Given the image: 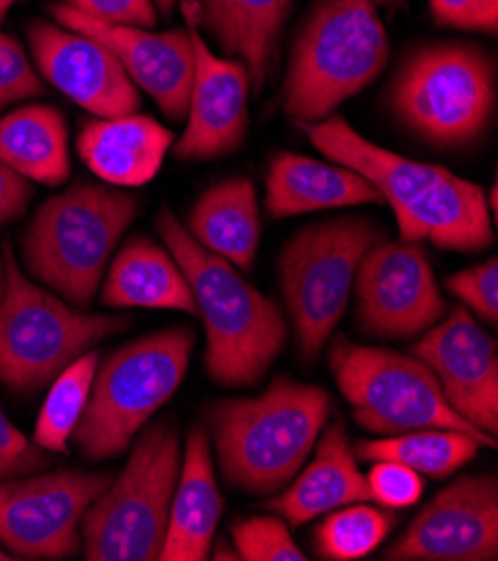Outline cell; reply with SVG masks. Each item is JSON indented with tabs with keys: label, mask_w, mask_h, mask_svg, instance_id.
I'll list each match as a JSON object with an SVG mask.
<instances>
[{
	"label": "cell",
	"mask_w": 498,
	"mask_h": 561,
	"mask_svg": "<svg viewBox=\"0 0 498 561\" xmlns=\"http://www.w3.org/2000/svg\"><path fill=\"white\" fill-rule=\"evenodd\" d=\"M328 159L360 173L392 206L403 242L429 240L442 251L478 253L491 247L494 229L485 191L442 165L414 161L364 139L331 115L296 124Z\"/></svg>",
	"instance_id": "6da1fadb"
},
{
	"label": "cell",
	"mask_w": 498,
	"mask_h": 561,
	"mask_svg": "<svg viewBox=\"0 0 498 561\" xmlns=\"http://www.w3.org/2000/svg\"><path fill=\"white\" fill-rule=\"evenodd\" d=\"M157 231L179 264L206 324V371L224 387L257 385L287 343V322L235 266L204 249L182 221L163 208Z\"/></svg>",
	"instance_id": "7a4b0ae2"
},
{
	"label": "cell",
	"mask_w": 498,
	"mask_h": 561,
	"mask_svg": "<svg viewBox=\"0 0 498 561\" xmlns=\"http://www.w3.org/2000/svg\"><path fill=\"white\" fill-rule=\"evenodd\" d=\"M334 401L315 385L278 378L253 399L215 401L206 419L224 479L248 494H270L306 463Z\"/></svg>",
	"instance_id": "3957f363"
},
{
	"label": "cell",
	"mask_w": 498,
	"mask_h": 561,
	"mask_svg": "<svg viewBox=\"0 0 498 561\" xmlns=\"http://www.w3.org/2000/svg\"><path fill=\"white\" fill-rule=\"evenodd\" d=\"M390 59V36L375 0H317L298 30L282 88L296 124L331 117L371 85Z\"/></svg>",
	"instance_id": "277c9868"
},
{
	"label": "cell",
	"mask_w": 498,
	"mask_h": 561,
	"mask_svg": "<svg viewBox=\"0 0 498 561\" xmlns=\"http://www.w3.org/2000/svg\"><path fill=\"white\" fill-rule=\"evenodd\" d=\"M137 210L132 195L90 182L49 197L21 240L30 273L79 309L88 307Z\"/></svg>",
	"instance_id": "5b68a950"
},
{
	"label": "cell",
	"mask_w": 498,
	"mask_h": 561,
	"mask_svg": "<svg viewBox=\"0 0 498 561\" xmlns=\"http://www.w3.org/2000/svg\"><path fill=\"white\" fill-rule=\"evenodd\" d=\"M386 101L394 117L433 148H465L489 128L496 64L472 43H425L401 61Z\"/></svg>",
	"instance_id": "8992f818"
},
{
	"label": "cell",
	"mask_w": 498,
	"mask_h": 561,
	"mask_svg": "<svg viewBox=\"0 0 498 561\" xmlns=\"http://www.w3.org/2000/svg\"><path fill=\"white\" fill-rule=\"evenodd\" d=\"M193 347V329L173 327L124 345L96 367L88 408L72 432L88 461H107L128 450L184 382Z\"/></svg>",
	"instance_id": "52a82bcc"
},
{
	"label": "cell",
	"mask_w": 498,
	"mask_h": 561,
	"mask_svg": "<svg viewBox=\"0 0 498 561\" xmlns=\"http://www.w3.org/2000/svg\"><path fill=\"white\" fill-rule=\"evenodd\" d=\"M182 472L179 432L154 421L139 432L128 466L81 519L88 561H154L161 554Z\"/></svg>",
	"instance_id": "ba28073f"
},
{
	"label": "cell",
	"mask_w": 498,
	"mask_h": 561,
	"mask_svg": "<svg viewBox=\"0 0 498 561\" xmlns=\"http://www.w3.org/2000/svg\"><path fill=\"white\" fill-rule=\"evenodd\" d=\"M5 296L0 300V385L34 394L107 335L130 327L126 316L85 313L40 289L5 242Z\"/></svg>",
	"instance_id": "9c48e42d"
},
{
	"label": "cell",
	"mask_w": 498,
	"mask_h": 561,
	"mask_svg": "<svg viewBox=\"0 0 498 561\" xmlns=\"http://www.w3.org/2000/svg\"><path fill=\"white\" fill-rule=\"evenodd\" d=\"M328 367L351 405L356 425L364 432L394 436L445 427L472 434L485 447L498 445L496 436L480 432L454 412L433 371L414 354L364 347L338 335L328 347Z\"/></svg>",
	"instance_id": "30bf717a"
},
{
	"label": "cell",
	"mask_w": 498,
	"mask_h": 561,
	"mask_svg": "<svg viewBox=\"0 0 498 561\" xmlns=\"http://www.w3.org/2000/svg\"><path fill=\"white\" fill-rule=\"evenodd\" d=\"M382 238L371 219L349 215L313 224L285 247L282 294L304 360L322 354L347 309L360 260Z\"/></svg>",
	"instance_id": "8fae6325"
},
{
	"label": "cell",
	"mask_w": 498,
	"mask_h": 561,
	"mask_svg": "<svg viewBox=\"0 0 498 561\" xmlns=\"http://www.w3.org/2000/svg\"><path fill=\"white\" fill-rule=\"evenodd\" d=\"M109 481L107 472L83 470L0 479V546L14 559L79 554L81 519Z\"/></svg>",
	"instance_id": "7c38bea8"
},
{
	"label": "cell",
	"mask_w": 498,
	"mask_h": 561,
	"mask_svg": "<svg viewBox=\"0 0 498 561\" xmlns=\"http://www.w3.org/2000/svg\"><path fill=\"white\" fill-rule=\"evenodd\" d=\"M356 322L378 339H412L448 316L420 242H375L358 264Z\"/></svg>",
	"instance_id": "4fadbf2b"
},
{
	"label": "cell",
	"mask_w": 498,
	"mask_h": 561,
	"mask_svg": "<svg viewBox=\"0 0 498 561\" xmlns=\"http://www.w3.org/2000/svg\"><path fill=\"white\" fill-rule=\"evenodd\" d=\"M386 561L498 559V483L472 474L440 490L409 528L382 550Z\"/></svg>",
	"instance_id": "5bb4252c"
},
{
	"label": "cell",
	"mask_w": 498,
	"mask_h": 561,
	"mask_svg": "<svg viewBox=\"0 0 498 561\" xmlns=\"http://www.w3.org/2000/svg\"><path fill=\"white\" fill-rule=\"evenodd\" d=\"M27 41L38 75L94 117H124L139 110V88L101 41L38 19Z\"/></svg>",
	"instance_id": "9a60e30c"
},
{
	"label": "cell",
	"mask_w": 498,
	"mask_h": 561,
	"mask_svg": "<svg viewBox=\"0 0 498 561\" xmlns=\"http://www.w3.org/2000/svg\"><path fill=\"white\" fill-rule=\"evenodd\" d=\"M436 376L448 403L467 423L496 436L498 432V350L491 335L467 307H456L440 324L412 345Z\"/></svg>",
	"instance_id": "2e32d148"
},
{
	"label": "cell",
	"mask_w": 498,
	"mask_h": 561,
	"mask_svg": "<svg viewBox=\"0 0 498 561\" xmlns=\"http://www.w3.org/2000/svg\"><path fill=\"white\" fill-rule=\"evenodd\" d=\"M49 14L59 25L101 41L121 61L132 83L143 90L173 122L188 112L195 75L190 30L150 32L143 27H117L96 23L68 3H51Z\"/></svg>",
	"instance_id": "e0dca14e"
},
{
	"label": "cell",
	"mask_w": 498,
	"mask_h": 561,
	"mask_svg": "<svg viewBox=\"0 0 498 561\" xmlns=\"http://www.w3.org/2000/svg\"><path fill=\"white\" fill-rule=\"evenodd\" d=\"M193 38L195 75L188 99L186 133L175 146L184 161H208L235 152L248 130L251 77L240 59L217 56L199 27L186 23Z\"/></svg>",
	"instance_id": "ac0fdd59"
},
{
	"label": "cell",
	"mask_w": 498,
	"mask_h": 561,
	"mask_svg": "<svg viewBox=\"0 0 498 561\" xmlns=\"http://www.w3.org/2000/svg\"><path fill=\"white\" fill-rule=\"evenodd\" d=\"M186 23L204 27L231 59H240L251 85L262 90L278 61L291 0H184Z\"/></svg>",
	"instance_id": "d6986e66"
},
{
	"label": "cell",
	"mask_w": 498,
	"mask_h": 561,
	"mask_svg": "<svg viewBox=\"0 0 498 561\" xmlns=\"http://www.w3.org/2000/svg\"><path fill=\"white\" fill-rule=\"evenodd\" d=\"M315 440V459L300 472L289 490L266 503V508L302 526L315 517L351 503L371 501L367 477H362L345 421L336 416Z\"/></svg>",
	"instance_id": "ffe728a7"
},
{
	"label": "cell",
	"mask_w": 498,
	"mask_h": 561,
	"mask_svg": "<svg viewBox=\"0 0 498 561\" xmlns=\"http://www.w3.org/2000/svg\"><path fill=\"white\" fill-rule=\"evenodd\" d=\"M175 135L148 115L96 119L83 126L77 148L90 171L113 186H143L161 171Z\"/></svg>",
	"instance_id": "44dd1931"
},
{
	"label": "cell",
	"mask_w": 498,
	"mask_h": 561,
	"mask_svg": "<svg viewBox=\"0 0 498 561\" xmlns=\"http://www.w3.org/2000/svg\"><path fill=\"white\" fill-rule=\"evenodd\" d=\"M221 511H224V501L215 479L210 438L204 427H193L186 438L184 463L159 559L204 561L210 552Z\"/></svg>",
	"instance_id": "7402d4cb"
},
{
	"label": "cell",
	"mask_w": 498,
	"mask_h": 561,
	"mask_svg": "<svg viewBox=\"0 0 498 561\" xmlns=\"http://www.w3.org/2000/svg\"><path fill=\"white\" fill-rule=\"evenodd\" d=\"M380 202V193L360 173L336 161H317L296 152H280L270 161L266 210L275 219Z\"/></svg>",
	"instance_id": "603a6c76"
},
{
	"label": "cell",
	"mask_w": 498,
	"mask_h": 561,
	"mask_svg": "<svg viewBox=\"0 0 498 561\" xmlns=\"http://www.w3.org/2000/svg\"><path fill=\"white\" fill-rule=\"evenodd\" d=\"M101 302L115 309H175L199 316L179 264L150 238H132L124 244L109 264Z\"/></svg>",
	"instance_id": "cb8c5ba5"
},
{
	"label": "cell",
	"mask_w": 498,
	"mask_h": 561,
	"mask_svg": "<svg viewBox=\"0 0 498 561\" xmlns=\"http://www.w3.org/2000/svg\"><path fill=\"white\" fill-rule=\"evenodd\" d=\"M188 233L210 253L248 271L262 233L253 182L231 178L210 186L188 215Z\"/></svg>",
	"instance_id": "d4e9b609"
},
{
	"label": "cell",
	"mask_w": 498,
	"mask_h": 561,
	"mask_svg": "<svg viewBox=\"0 0 498 561\" xmlns=\"http://www.w3.org/2000/svg\"><path fill=\"white\" fill-rule=\"evenodd\" d=\"M0 159L25 180L61 186L70 180L68 124L54 105H23L0 119Z\"/></svg>",
	"instance_id": "484cf974"
},
{
	"label": "cell",
	"mask_w": 498,
	"mask_h": 561,
	"mask_svg": "<svg viewBox=\"0 0 498 561\" xmlns=\"http://www.w3.org/2000/svg\"><path fill=\"white\" fill-rule=\"evenodd\" d=\"M483 447L478 438L465 432L427 427L405 434H394L378 440H358L354 445L360 461H394L412 468L418 474L445 479L467 466Z\"/></svg>",
	"instance_id": "4316f807"
},
{
	"label": "cell",
	"mask_w": 498,
	"mask_h": 561,
	"mask_svg": "<svg viewBox=\"0 0 498 561\" xmlns=\"http://www.w3.org/2000/svg\"><path fill=\"white\" fill-rule=\"evenodd\" d=\"M99 354L85 352L51 380L49 394L34 425V443L45 453L68 455V443L77 430L94 382Z\"/></svg>",
	"instance_id": "83f0119b"
},
{
	"label": "cell",
	"mask_w": 498,
	"mask_h": 561,
	"mask_svg": "<svg viewBox=\"0 0 498 561\" xmlns=\"http://www.w3.org/2000/svg\"><path fill=\"white\" fill-rule=\"evenodd\" d=\"M396 522L392 513L369 506V501L336 508L313 533L315 552L331 561L369 557L390 537Z\"/></svg>",
	"instance_id": "f1b7e54d"
},
{
	"label": "cell",
	"mask_w": 498,
	"mask_h": 561,
	"mask_svg": "<svg viewBox=\"0 0 498 561\" xmlns=\"http://www.w3.org/2000/svg\"><path fill=\"white\" fill-rule=\"evenodd\" d=\"M233 546L244 561H304L306 554L293 541L278 517H248L231 526Z\"/></svg>",
	"instance_id": "f546056e"
},
{
	"label": "cell",
	"mask_w": 498,
	"mask_h": 561,
	"mask_svg": "<svg viewBox=\"0 0 498 561\" xmlns=\"http://www.w3.org/2000/svg\"><path fill=\"white\" fill-rule=\"evenodd\" d=\"M448 289L472 309L480 320L498 322V262L489 257L487 262L474 264L448 277Z\"/></svg>",
	"instance_id": "4dcf8cb0"
},
{
	"label": "cell",
	"mask_w": 498,
	"mask_h": 561,
	"mask_svg": "<svg viewBox=\"0 0 498 561\" xmlns=\"http://www.w3.org/2000/svg\"><path fill=\"white\" fill-rule=\"evenodd\" d=\"M45 92V85L34 70L23 45L0 32V110L19 101L36 99Z\"/></svg>",
	"instance_id": "1f68e13d"
},
{
	"label": "cell",
	"mask_w": 498,
	"mask_h": 561,
	"mask_svg": "<svg viewBox=\"0 0 498 561\" xmlns=\"http://www.w3.org/2000/svg\"><path fill=\"white\" fill-rule=\"evenodd\" d=\"M367 485L371 501L386 508H409L422 494L420 474L394 461H373Z\"/></svg>",
	"instance_id": "d6a6232c"
},
{
	"label": "cell",
	"mask_w": 498,
	"mask_h": 561,
	"mask_svg": "<svg viewBox=\"0 0 498 561\" xmlns=\"http://www.w3.org/2000/svg\"><path fill=\"white\" fill-rule=\"evenodd\" d=\"M49 466L43 447L30 440L0 408V479L36 474Z\"/></svg>",
	"instance_id": "836d02e7"
},
{
	"label": "cell",
	"mask_w": 498,
	"mask_h": 561,
	"mask_svg": "<svg viewBox=\"0 0 498 561\" xmlns=\"http://www.w3.org/2000/svg\"><path fill=\"white\" fill-rule=\"evenodd\" d=\"M68 5L103 25L152 30L159 23L152 0H68Z\"/></svg>",
	"instance_id": "e575fe53"
},
{
	"label": "cell",
	"mask_w": 498,
	"mask_h": 561,
	"mask_svg": "<svg viewBox=\"0 0 498 561\" xmlns=\"http://www.w3.org/2000/svg\"><path fill=\"white\" fill-rule=\"evenodd\" d=\"M429 10L440 27L489 34L478 0H429Z\"/></svg>",
	"instance_id": "d590c367"
},
{
	"label": "cell",
	"mask_w": 498,
	"mask_h": 561,
	"mask_svg": "<svg viewBox=\"0 0 498 561\" xmlns=\"http://www.w3.org/2000/svg\"><path fill=\"white\" fill-rule=\"evenodd\" d=\"M32 199L30 182L0 159V227L16 221Z\"/></svg>",
	"instance_id": "8d00e7d4"
},
{
	"label": "cell",
	"mask_w": 498,
	"mask_h": 561,
	"mask_svg": "<svg viewBox=\"0 0 498 561\" xmlns=\"http://www.w3.org/2000/svg\"><path fill=\"white\" fill-rule=\"evenodd\" d=\"M478 8L483 12V19L487 23L489 34L494 36L498 30V0H478Z\"/></svg>",
	"instance_id": "74e56055"
},
{
	"label": "cell",
	"mask_w": 498,
	"mask_h": 561,
	"mask_svg": "<svg viewBox=\"0 0 498 561\" xmlns=\"http://www.w3.org/2000/svg\"><path fill=\"white\" fill-rule=\"evenodd\" d=\"M212 557H215V559H219V561H233V559L238 561V559H240V554H238L235 546H229L224 539H219V541H217V548H215Z\"/></svg>",
	"instance_id": "f35d334b"
},
{
	"label": "cell",
	"mask_w": 498,
	"mask_h": 561,
	"mask_svg": "<svg viewBox=\"0 0 498 561\" xmlns=\"http://www.w3.org/2000/svg\"><path fill=\"white\" fill-rule=\"evenodd\" d=\"M152 3H154V8H157V12H159V14H163V16H171L173 8L177 5V0H152Z\"/></svg>",
	"instance_id": "ab89813d"
},
{
	"label": "cell",
	"mask_w": 498,
	"mask_h": 561,
	"mask_svg": "<svg viewBox=\"0 0 498 561\" xmlns=\"http://www.w3.org/2000/svg\"><path fill=\"white\" fill-rule=\"evenodd\" d=\"M16 3H21V0H0V25H3V21H5L8 14H10V10H12Z\"/></svg>",
	"instance_id": "60d3db41"
},
{
	"label": "cell",
	"mask_w": 498,
	"mask_h": 561,
	"mask_svg": "<svg viewBox=\"0 0 498 561\" xmlns=\"http://www.w3.org/2000/svg\"><path fill=\"white\" fill-rule=\"evenodd\" d=\"M5 296V266L0 264V300Z\"/></svg>",
	"instance_id": "b9f144b4"
},
{
	"label": "cell",
	"mask_w": 498,
	"mask_h": 561,
	"mask_svg": "<svg viewBox=\"0 0 498 561\" xmlns=\"http://www.w3.org/2000/svg\"><path fill=\"white\" fill-rule=\"evenodd\" d=\"M0 561H14V557L3 546H0Z\"/></svg>",
	"instance_id": "7bdbcfd3"
},
{
	"label": "cell",
	"mask_w": 498,
	"mask_h": 561,
	"mask_svg": "<svg viewBox=\"0 0 498 561\" xmlns=\"http://www.w3.org/2000/svg\"><path fill=\"white\" fill-rule=\"evenodd\" d=\"M382 3H386V5H401L403 0H382Z\"/></svg>",
	"instance_id": "ee69618b"
}]
</instances>
